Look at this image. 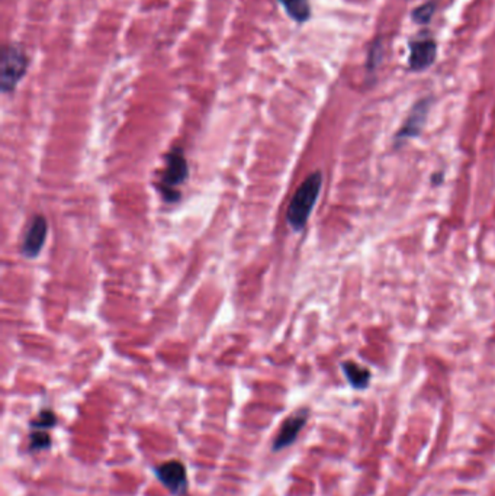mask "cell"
Here are the masks:
<instances>
[{"instance_id":"6","label":"cell","mask_w":495,"mask_h":496,"mask_svg":"<svg viewBox=\"0 0 495 496\" xmlns=\"http://www.w3.org/2000/svg\"><path fill=\"white\" fill-rule=\"evenodd\" d=\"M307 421H308V409H301L296 413H293V415L288 417L281 425L278 435L273 439L272 451L279 453L288 449L289 446H292L296 441L299 432L302 431V428L305 427Z\"/></svg>"},{"instance_id":"5","label":"cell","mask_w":495,"mask_h":496,"mask_svg":"<svg viewBox=\"0 0 495 496\" xmlns=\"http://www.w3.org/2000/svg\"><path fill=\"white\" fill-rule=\"evenodd\" d=\"M48 224L47 219L42 215H35L28 224V228L25 231L22 241V254L26 259H35L40 256L44 244L47 241Z\"/></svg>"},{"instance_id":"9","label":"cell","mask_w":495,"mask_h":496,"mask_svg":"<svg viewBox=\"0 0 495 496\" xmlns=\"http://www.w3.org/2000/svg\"><path fill=\"white\" fill-rule=\"evenodd\" d=\"M342 370L353 389L363 391L369 386V382H371L369 369L362 367L353 362H344L342 363Z\"/></svg>"},{"instance_id":"11","label":"cell","mask_w":495,"mask_h":496,"mask_svg":"<svg viewBox=\"0 0 495 496\" xmlns=\"http://www.w3.org/2000/svg\"><path fill=\"white\" fill-rule=\"evenodd\" d=\"M57 425V417L51 409H42L38 415L30 423L31 431L40 430V431H48Z\"/></svg>"},{"instance_id":"8","label":"cell","mask_w":495,"mask_h":496,"mask_svg":"<svg viewBox=\"0 0 495 496\" xmlns=\"http://www.w3.org/2000/svg\"><path fill=\"white\" fill-rule=\"evenodd\" d=\"M437 44L429 37H421L409 42L408 67L412 71H423L431 67L436 61Z\"/></svg>"},{"instance_id":"3","label":"cell","mask_w":495,"mask_h":496,"mask_svg":"<svg viewBox=\"0 0 495 496\" xmlns=\"http://www.w3.org/2000/svg\"><path fill=\"white\" fill-rule=\"evenodd\" d=\"M28 55L19 44H8L2 51V92L11 93L28 70Z\"/></svg>"},{"instance_id":"14","label":"cell","mask_w":495,"mask_h":496,"mask_svg":"<svg viewBox=\"0 0 495 496\" xmlns=\"http://www.w3.org/2000/svg\"><path fill=\"white\" fill-rule=\"evenodd\" d=\"M436 12V2H433V0H430V2H426L423 5H420L419 8H416L414 11H412L411 13V18L414 19L417 23H429L433 18Z\"/></svg>"},{"instance_id":"12","label":"cell","mask_w":495,"mask_h":496,"mask_svg":"<svg viewBox=\"0 0 495 496\" xmlns=\"http://www.w3.org/2000/svg\"><path fill=\"white\" fill-rule=\"evenodd\" d=\"M51 447V437L47 431L34 430L30 434V451L38 453Z\"/></svg>"},{"instance_id":"10","label":"cell","mask_w":495,"mask_h":496,"mask_svg":"<svg viewBox=\"0 0 495 496\" xmlns=\"http://www.w3.org/2000/svg\"><path fill=\"white\" fill-rule=\"evenodd\" d=\"M286 13L298 23H304L311 16L310 0H278Z\"/></svg>"},{"instance_id":"4","label":"cell","mask_w":495,"mask_h":496,"mask_svg":"<svg viewBox=\"0 0 495 496\" xmlns=\"http://www.w3.org/2000/svg\"><path fill=\"white\" fill-rule=\"evenodd\" d=\"M157 480L175 496H183L187 493V473L186 467L179 460H168L153 467Z\"/></svg>"},{"instance_id":"7","label":"cell","mask_w":495,"mask_h":496,"mask_svg":"<svg viewBox=\"0 0 495 496\" xmlns=\"http://www.w3.org/2000/svg\"><path fill=\"white\" fill-rule=\"evenodd\" d=\"M431 103H433L431 98H424V99L419 100L414 106H412L408 118L405 119L404 125L400 128V131L395 135L397 144L402 143L405 140H409V138H414V136L420 135V132L426 124V119L429 117Z\"/></svg>"},{"instance_id":"1","label":"cell","mask_w":495,"mask_h":496,"mask_svg":"<svg viewBox=\"0 0 495 496\" xmlns=\"http://www.w3.org/2000/svg\"><path fill=\"white\" fill-rule=\"evenodd\" d=\"M321 187H322V175L321 172H314L304 182H302V184L293 193L286 211L288 225L293 231H302L305 228L308 219L311 216V212L318 201Z\"/></svg>"},{"instance_id":"2","label":"cell","mask_w":495,"mask_h":496,"mask_svg":"<svg viewBox=\"0 0 495 496\" xmlns=\"http://www.w3.org/2000/svg\"><path fill=\"white\" fill-rule=\"evenodd\" d=\"M189 176V165L185 151L180 147H173L166 155V167L160 179V191L164 201L173 203L180 198L177 190Z\"/></svg>"},{"instance_id":"13","label":"cell","mask_w":495,"mask_h":496,"mask_svg":"<svg viewBox=\"0 0 495 496\" xmlns=\"http://www.w3.org/2000/svg\"><path fill=\"white\" fill-rule=\"evenodd\" d=\"M383 57V45H382V40L376 38L375 42L371 45L369 52H368V63H366V70L369 74H373L378 69V66L380 64Z\"/></svg>"}]
</instances>
